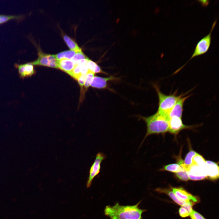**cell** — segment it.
<instances>
[{"label":"cell","instance_id":"cell-1","mask_svg":"<svg viewBox=\"0 0 219 219\" xmlns=\"http://www.w3.org/2000/svg\"><path fill=\"white\" fill-rule=\"evenodd\" d=\"M141 201L133 205H121L117 203L113 206H106L104 214L110 219H140L143 213L146 211L139 207Z\"/></svg>","mask_w":219,"mask_h":219},{"label":"cell","instance_id":"cell-2","mask_svg":"<svg viewBox=\"0 0 219 219\" xmlns=\"http://www.w3.org/2000/svg\"><path fill=\"white\" fill-rule=\"evenodd\" d=\"M140 117L145 122L147 127L146 135L141 145L146 138L150 135L163 134L168 131L169 117L167 115L157 112L149 116H140Z\"/></svg>","mask_w":219,"mask_h":219},{"label":"cell","instance_id":"cell-3","mask_svg":"<svg viewBox=\"0 0 219 219\" xmlns=\"http://www.w3.org/2000/svg\"><path fill=\"white\" fill-rule=\"evenodd\" d=\"M158 99V108L157 112L159 113L168 115L179 99L184 96L185 94L177 95L175 92L169 95L163 93L156 85H154Z\"/></svg>","mask_w":219,"mask_h":219},{"label":"cell","instance_id":"cell-4","mask_svg":"<svg viewBox=\"0 0 219 219\" xmlns=\"http://www.w3.org/2000/svg\"><path fill=\"white\" fill-rule=\"evenodd\" d=\"M216 20L213 23L210 32L209 33L201 39L196 44L193 53L188 61L183 66L179 68V70L183 68L190 60L193 58L206 53L209 50L211 42V33L215 27L217 23Z\"/></svg>","mask_w":219,"mask_h":219},{"label":"cell","instance_id":"cell-5","mask_svg":"<svg viewBox=\"0 0 219 219\" xmlns=\"http://www.w3.org/2000/svg\"><path fill=\"white\" fill-rule=\"evenodd\" d=\"M37 59L30 62L34 65L43 66L52 68H58V60L55 55L46 54L43 53L38 47Z\"/></svg>","mask_w":219,"mask_h":219},{"label":"cell","instance_id":"cell-6","mask_svg":"<svg viewBox=\"0 0 219 219\" xmlns=\"http://www.w3.org/2000/svg\"><path fill=\"white\" fill-rule=\"evenodd\" d=\"M106 158V156L102 152H99L96 154L95 159L89 170V176L86 183L87 188L91 186L93 179L99 173L101 162Z\"/></svg>","mask_w":219,"mask_h":219},{"label":"cell","instance_id":"cell-7","mask_svg":"<svg viewBox=\"0 0 219 219\" xmlns=\"http://www.w3.org/2000/svg\"><path fill=\"white\" fill-rule=\"evenodd\" d=\"M189 179L197 181L202 180L207 178L206 165L201 166L192 164L186 170Z\"/></svg>","mask_w":219,"mask_h":219},{"label":"cell","instance_id":"cell-8","mask_svg":"<svg viewBox=\"0 0 219 219\" xmlns=\"http://www.w3.org/2000/svg\"><path fill=\"white\" fill-rule=\"evenodd\" d=\"M182 119L176 116L169 118L168 131L171 134L176 135L182 130L192 128L193 127L192 126L184 124Z\"/></svg>","mask_w":219,"mask_h":219},{"label":"cell","instance_id":"cell-9","mask_svg":"<svg viewBox=\"0 0 219 219\" xmlns=\"http://www.w3.org/2000/svg\"><path fill=\"white\" fill-rule=\"evenodd\" d=\"M14 66L18 69L19 77L22 79L31 77L36 72L34 65L30 62L23 64L15 63Z\"/></svg>","mask_w":219,"mask_h":219},{"label":"cell","instance_id":"cell-10","mask_svg":"<svg viewBox=\"0 0 219 219\" xmlns=\"http://www.w3.org/2000/svg\"><path fill=\"white\" fill-rule=\"evenodd\" d=\"M190 96V95L186 96H183L179 99L168 113V116L169 118L176 116L182 118L184 102Z\"/></svg>","mask_w":219,"mask_h":219},{"label":"cell","instance_id":"cell-11","mask_svg":"<svg viewBox=\"0 0 219 219\" xmlns=\"http://www.w3.org/2000/svg\"><path fill=\"white\" fill-rule=\"evenodd\" d=\"M172 191L180 200L187 202H196L197 199L182 188H173Z\"/></svg>","mask_w":219,"mask_h":219},{"label":"cell","instance_id":"cell-12","mask_svg":"<svg viewBox=\"0 0 219 219\" xmlns=\"http://www.w3.org/2000/svg\"><path fill=\"white\" fill-rule=\"evenodd\" d=\"M117 79L118 78L113 76H111L107 77L95 76L94 77L90 86L92 87L99 89L107 88L108 82L117 80Z\"/></svg>","mask_w":219,"mask_h":219},{"label":"cell","instance_id":"cell-13","mask_svg":"<svg viewBox=\"0 0 219 219\" xmlns=\"http://www.w3.org/2000/svg\"><path fill=\"white\" fill-rule=\"evenodd\" d=\"M207 168V178L213 180L219 178V166L218 164L212 161H206Z\"/></svg>","mask_w":219,"mask_h":219},{"label":"cell","instance_id":"cell-14","mask_svg":"<svg viewBox=\"0 0 219 219\" xmlns=\"http://www.w3.org/2000/svg\"><path fill=\"white\" fill-rule=\"evenodd\" d=\"M75 65L71 60L64 59L58 60V68L70 75Z\"/></svg>","mask_w":219,"mask_h":219},{"label":"cell","instance_id":"cell-15","mask_svg":"<svg viewBox=\"0 0 219 219\" xmlns=\"http://www.w3.org/2000/svg\"><path fill=\"white\" fill-rule=\"evenodd\" d=\"M197 153L193 150L189 151L186 156L184 161L180 160L179 162V164L181 167L186 170L192 164V160L193 157Z\"/></svg>","mask_w":219,"mask_h":219},{"label":"cell","instance_id":"cell-16","mask_svg":"<svg viewBox=\"0 0 219 219\" xmlns=\"http://www.w3.org/2000/svg\"><path fill=\"white\" fill-rule=\"evenodd\" d=\"M26 15L25 14L19 15L0 14V24L12 19H15L18 22H19L24 19Z\"/></svg>","mask_w":219,"mask_h":219},{"label":"cell","instance_id":"cell-17","mask_svg":"<svg viewBox=\"0 0 219 219\" xmlns=\"http://www.w3.org/2000/svg\"><path fill=\"white\" fill-rule=\"evenodd\" d=\"M88 59L81 51L76 52L71 60L75 64H86L87 61Z\"/></svg>","mask_w":219,"mask_h":219},{"label":"cell","instance_id":"cell-18","mask_svg":"<svg viewBox=\"0 0 219 219\" xmlns=\"http://www.w3.org/2000/svg\"><path fill=\"white\" fill-rule=\"evenodd\" d=\"M86 64L89 70L95 73H102L107 74L105 72L103 71L100 67L95 62L88 59Z\"/></svg>","mask_w":219,"mask_h":219},{"label":"cell","instance_id":"cell-19","mask_svg":"<svg viewBox=\"0 0 219 219\" xmlns=\"http://www.w3.org/2000/svg\"><path fill=\"white\" fill-rule=\"evenodd\" d=\"M76 52L72 50H67L59 53L55 56L57 60L64 59L71 60Z\"/></svg>","mask_w":219,"mask_h":219},{"label":"cell","instance_id":"cell-20","mask_svg":"<svg viewBox=\"0 0 219 219\" xmlns=\"http://www.w3.org/2000/svg\"><path fill=\"white\" fill-rule=\"evenodd\" d=\"M64 39L71 50L76 52L82 51L77 44L68 36L66 35L64 36Z\"/></svg>","mask_w":219,"mask_h":219},{"label":"cell","instance_id":"cell-21","mask_svg":"<svg viewBox=\"0 0 219 219\" xmlns=\"http://www.w3.org/2000/svg\"><path fill=\"white\" fill-rule=\"evenodd\" d=\"M183 168L178 163L170 164L164 166V169L165 171L175 173L181 171Z\"/></svg>","mask_w":219,"mask_h":219},{"label":"cell","instance_id":"cell-22","mask_svg":"<svg viewBox=\"0 0 219 219\" xmlns=\"http://www.w3.org/2000/svg\"><path fill=\"white\" fill-rule=\"evenodd\" d=\"M192 164L205 166H206V161L202 155L197 153L193 158Z\"/></svg>","mask_w":219,"mask_h":219},{"label":"cell","instance_id":"cell-23","mask_svg":"<svg viewBox=\"0 0 219 219\" xmlns=\"http://www.w3.org/2000/svg\"><path fill=\"white\" fill-rule=\"evenodd\" d=\"M163 192H164V193L165 192L167 194L175 203L181 206H184L187 203L192 202H187L180 200L176 197L172 191L165 190L164 191H163Z\"/></svg>","mask_w":219,"mask_h":219},{"label":"cell","instance_id":"cell-24","mask_svg":"<svg viewBox=\"0 0 219 219\" xmlns=\"http://www.w3.org/2000/svg\"><path fill=\"white\" fill-rule=\"evenodd\" d=\"M95 73L89 69L85 77L84 85L86 88H88L90 86L93 80Z\"/></svg>","mask_w":219,"mask_h":219},{"label":"cell","instance_id":"cell-25","mask_svg":"<svg viewBox=\"0 0 219 219\" xmlns=\"http://www.w3.org/2000/svg\"><path fill=\"white\" fill-rule=\"evenodd\" d=\"M176 176L179 179L183 181H187L189 179L186 170L183 168L180 172L176 173Z\"/></svg>","mask_w":219,"mask_h":219},{"label":"cell","instance_id":"cell-26","mask_svg":"<svg viewBox=\"0 0 219 219\" xmlns=\"http://www.w3.org/2000/svg\"><path fill=\"white\" fill-rule=\"evenodd\" d=\"M82 75L80 64H77L71 72L70 75L77 80L78 78Z\"/></svg>","mask_w":219,"mask_h":219},{"label":"cell","instance_id":"cell-27","mask_svg":"<svg viewBox=\"0 0 219 219\" xmlns=\"http://www.w3.org/2000/svg\"><path fill=\"white\" fill-rule=\"evenodd\" d=\"M189 216L191 219H206L200 214L193 210L190 213Z\"/></svg>","mask_w":219,"mask_h":219},{"label":"cell","instance_id":"cell-28","mask_svg":"<svg viewBox=\"0 0 219 219\" xmlns=\"http://www.w3.org/2000/svg\"><path fill=\"white\" fill-rule=\"evenodd\" d=\"M179 213L180 216L182 217H188L190 214L187 210L182 206L179 209Z\"/></svg>","mask_w":219,"mask_h":219},{"label":"cell","instance_id":"cell-29","mask_svg":"<svg viewBox=\"0 0 219 219\" xmlns=\"http://www.w3.org/2000/svg\"><path fill=\"white\" fill-rule=\"evenodd\" d=\"M86 75L82 74L77 79L79 84L81 86H83L84 85Z\"/></svg>","mask_w":219,"mask_h":219},{"label":"cell","instance_id":"cell-30","mask_svg":"<svg viewBox=\"0 0 219 219\" xmlns=\"http://www.w3.org/2000/svg\"><path fill=\"white\" fill-rule=\"evenodd\" d=\"M202 5L204 6H207L209 3V1L208 0H200L198 1Z\"/></svg>","mask_w":219,"mask_h":219},{"label":"cell","instance_id":"cell-31","mask_svg":"<svg viewBox=\"0 0 219 219\" xmlns=\"http://www.w3.org/2000/svg\"><path fill=\"white\" fill-rule=\"evenodd\" d=\"M140 219H142V218H141Z\"/></svg>","mask_w":219,"mask_h":219}]
</instances>
